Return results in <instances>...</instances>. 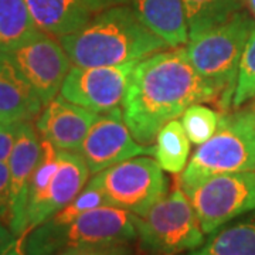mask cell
Wrapping results in <instances>:
<instances>
[{
    "mask_svg": "<svg viewBox=\"0 0 255 255\" xmlns=\"http://www.w3.org/2000/svg\"><path fill=\"white\" fill-rule=\"evenodd\" d=\"M219 98L187 58L186 50L159 51L140 60L130 74L122 114L132 136L152 145L157 132L191 105Z\"/></svg>",
    "mask_w": 255,
    "mask_h": 255,
    "instance_id": "cell-1",
    "label": "cell"
},
{
    "mask_svg": "<svg viewBox=\"0 0 255 255\" xmlns=\"http://www.w3.org/2000/svg\"><path fill=\"white\" fill-rule=\"evenodd\" d=\"M71 63L78 67H105L140 61L169 47L146 27L130 4L97 13L73 34L58 38Z\"/></svg>",
    "mask_w": 255,
    "mask_h": 255,
    "instance_id": "cell-2",
    "label": "cell"
},
{
    "mask_svg": "<svg viewBox=\"0 0 255 255\" xmlns=\"http://www.w3.org/2000/svg\"><path fill=\"white\" fill-rule=\"evenodd\" d=\"M254 27L253 18L237 11L226 23L190 37L184 48L193 68L216 90L224 110L231 107L240 61Z\"/></svg>",
    "mask_w": 255,
    "mask_h": 255,
    "instance_id": "cell-3",
    "label": "cell"
},
{
    "mask_svg": "<svg viewBox=\"0 0 255 255\" xmlns=\"http://www.w3.org/2000/svg\"><path fill=\"white\" fill-rule=\"evenodd\" d=\"M255 170V110L220 117L217 132L199 145L183 170L182 189L210 176Z\"/></svg>",
    "mask_w": 255,
    "mask_h": 255,
    "instance_id": "cell-4",
    "label": "cell"
},
{
    "mask_svg": "<svg viewBox=\"0 0 255 255\" xmlns=\"http://www.w3.org/2000/svg\"><path fill=\"white\" fill-rule=\"evenodd\" d=\"M136 237L135 214L108 204L63 226L44 221L28 233L26 251L27 255H57L75 247L129 243Z\"/></svg>",
    "mask_w": 255,
    "mask_h": 255,
    "instance_id": "cell-5",
    "label": "cell"
},
{
    "mask_svg": "<svg viewBox=\"0 0 255 255\" xmlns=\"http://www.w3.org/2000/svg\"><path fill=\"white\" fill-rule=\"evenodd\" d=\"M136 234L150 255H177L204 244L200 221L183 189L162 197L143 216H135Z\"/></svg>",
    "mask_w": 255,
    "mask_h": 255,
    "instance_id": "cell-6",
    "label": "cell"
},
{
    "mask_svg": "<svg viewBox=\"0 0 255 255\" xmlns=\"http://www.w3.org/2000/svg\"><path fill=\"white\" fill-rule=\"evenodd\" d=\"M163 169L150 157H132L94 174L110 206L143 216L166 196Z\"/></svg>",
    "mask_w": 255,
    "mask_h": 255,
    "instance_id": "cell-7",
    "label": "cell"
},
{
    "mask_svg": "<svg viewBox=\"0 0 255 255\" xmlns=\"http://www.w3.org/2000/svg\"><path fill=\"white\" fill-rule=\"evenodd\" d=\"M183 190L203 233L210 234L240 214L255 210V170L210 176Z\"/></svg>",
    "mask_w": 255,
    "mask_h": 255,
    "instance_id": "cell-8",
    "label": "cell"
},
{
    "mask_svg": "<svg viewBox=\"0 0 255 255\" xmlns=\"http://www.w3.org/2000/svg\"><path fill=\"white\" fill-rule=\"evenodd\" d=\"M137 63L105 67H78L73 64L61 85L60 95L97 114L118 108L122 105L130 74Z\"/></svg>",
    "mask_w": 255,
    "mask_h": 255,
    "instance_id": "cell-9",
    "label": "cell"
},
{
    "mask_svg": "<svg viewBox=\"0 0 255 255\" xmlns=\"http://www.w3.org/2000/svg\"><path fill=\"white\" fill-rule=\"evenodd\" d=\"M0 54L24 75L44 107L57 97L73 65L61 43L46 33Z\"/></svg>",
    "mask_w": 255,
    "mask_h": 255,
    "instance_id": "cell-10",
    "label": "cell"
},
{
    "mask_svg": "<svg viewBox=\"0 0 255 255\" xmlns=\"http://www.w3.org/2000/svg\"><path fill=\"white\" fill-rule=\"evenodd\" d=\"M90 172L100 173L114 164L140 155H155V146L135 140L125 124L122 108L98 114L84 142L77 150Z\"/></svg>",
    "mask_w": 255,
    "mask_h": 255,
    "instance_id": "cell-11",
    "label": "cell"
},
{
    "mask_svg": "<svg viewBox=\"0 0 255 255\" xmlns=\"http://www.w3.org/2000/svg\"><path fill=\"white\" fill-rule=\"evenodd\" d=\"M41 155V137L33 122H23L17 142L9 159L10 169V219L7 227L14 236L27 230V206L31 179Z\"/></svg>",
    "mask_w": 255,
    "mask_h": 255,
    "instance_id": "cell-12",
    "label": "cell"
},
{
    "mask_svg": "<svg viewBox=\"0 0 255 255\" xmlns=\"http://www.w3.org/2000/svg\"><path fill=\"white\" fill-rule=\"evenodd\" d=\"M98 114L57 95L38 115L36 128L60 150H78Z\"/></svg>",
    "mask_w": 255,
    "mask_h": 255,
    "instance_id": "cell-13",
    "label": "cell"
},
{
    "mask_svg": "<svg viewBox=\"0 0 255 255\" xmlns=\"http://www.w3.org/2000/svg\"><path fill=\"white\" fill-rule=\"evenodd\" d=\"M90 169L84 157L75 150L58 152V167L43 200L27 214V230L31 231L53 217L57 211L73 201L88 183Z\"/></svg>",
    "mask_w": 255,
    "mask_h": 255,
    "instance_id": "cell-14",
    "label": "cell"
},
{
    "mask_svg": "<svg viewBox=\"0 0 255 255\" xmlns=\"http://www.w3.org/2000/svg\"><path fill=\"white\" fill-rule=\"evenodd\" d=\"M43 107L24 75L0 54V122H33Z\"/></svg>",
    "mask_w": 255,
    "mask_h": 255,
    "instance_id": "cell-15",
    "label": "cell"
},
{
    "mask_svg": "<svg viewBox=\"0 0 255 255\" xmlns=\"http://www.w3.org/2000/svg\"><path fill=\"white\" fill-rule=\"evenodd\" d=\"M130 6L146 27L166 41L169 47L189 43V26L183 0H132Z\"/></svg>",
    "mask_w": 255,
    "mask_h": 255,
    "instance_id": "cell-16",
    "label": "cell"
},
{
    "mask_svg": "<svg viewBox=\"0 0 255 255\" xmlns=\"http://www.w3.org/2000/svg\"><path fill=\"white\" fill-rule=\"evenodd\" d=\"M37 27L53 37L73 34L87 26L94 13L78 0H26Z\"/></svg>",
    "mask_w": 255,
    "mask_h": 255,
    "instance_id": "cell-17",
    "label": "cell"
},
{
    "mask_svg": "<svg viewBox=\"0 0 255 255\" xmlns=\"http://www.w3.org/2000/svg\"><path fill=\"white\" fill-rule=\"evenodd\" d=\"M43 33L26 0H0V53H7Z\"/></svg>",
    "mask_w": 255,
    "mask_h": 255,
    "instance_id": "cell-18",
    "label": "cell"
},
{
    "mask_svg": "<svg viewBox=\"0 0 255 255\" xmlns=\"http://www.w3.org/2000/svg\"><path fill=\"white\" fill-rule=\"evenodd\" d=\"M155 157L159 166L169 173H182L190 153V139L182 122L170 121L156 135Z\"/></svg>",
    "mask_w": 255,
    "mask_h": 255,
    "instance_id": "cell-19",
    "label": "cell"
},
{
    "mask_svg": "<svg viewBox=\"0 0 255 255\" xmlns=\"http://www.w3.org/2000/svg\"><path fill=\"white\" fill-rule=\"evenodd\" d=\"M183 4L193 37L226 23L241 10L243 0H183Z\"/></svg>",
    "mask_w": 255,
    "mask_h": 255,
    "instance_id": "cell-20",
    "label": "cell"
},
{
    "mask_svg": "<svg viewBox=\"0 0 255 255\" xmlns=\"http://www.w3.org/2000/svg\"><path fill=\"white\" fill-rule=\"evenodd\" d=\"M187 255H255V221L224 228Z\"/></svg>",
    "mask_w": 255,
    "mask_h": 255,
    "instance_id": "cell-21",
    "label": "cell"
},
{
    "mask_svg": "<svg viewBox=\"0 0 255 255\" xmlns=\"http://www.w3.org/2000/svg\"><path fill=\"white\" fill-rule=\"evenodd\" d=\"M219 112L200 104L191 105L182 115V125L194 145H201L217 132L220 124Z\"/></svg>",
    "mask_w": 255,
    "mask_h": 255,
    "instance_id": "cell-22",
    "label": "cell"
},
{
    "mask_svg": "<svg viewBox=\"0 0 255 255\" xmlns=\"http://www.w3.org/2000/svg\"><path fill=\"white\" fill-rule=\"evenodd\" d=\"M101 206H108V201L92 177L91 180L85 184V187L82 189L81 193L73 201H70L65 207H63L60 211H57L53 217L47 220V223H50L53 226L68 224L84 213H87L90 210L98 209Z\"/></svg>",
    "mask_w": 255,
    "mask_h": 255,
    "instance_id": "cell-23",
    "label": "cell"
},
{
    "mask_svg": "<svg viewBox=\"0 0 255 255\" xmlns=\"http://www.w3.org/2000/svg\"><path fill=\"white\" fill-rule=\"evenodd\" d=\"M255 97V27L250 34L238 67L237 82L231 107L240 108Z\"/></svg>",
    "mask_w": 255,
    "mask_h": 255,
    "instance_id": "cell-24",
    "label": "cell"
},
{
    "mask_svg": "<svg viewBox=\"0 0 255 255\" xmlns=\"http://www.w3.org/2000/svg\"><path fill=\"white\" fill-rule=\"evenodd\" d=\"M57 255H133V251L128 243H102L70 248Z\"/></svg>",
    "mask_w": 255,
    "mask_h": 255,
    "instance_id": "cell-25",
    "label": "cell"
},
{
    "mask_svg": "<svg viewBox=\"0 0 255 255\" xmlns=\"http://www.w3.org/2000/svg\"><path fill=\"white\" fill-rule=\"evenodd\" d=\"M23 122H0V162H9Z\"/></svg>",
    "mask_w": 255,
    "mask_h": 255,
    "instance_id": "cell-26",
    "label": "cell"
},
{
    "mask_svg": "<svg viewBox=\"0 0 255 255\" xmlns=\"http://www.w3.org/2000/svg\"><path fill=\"white\" fill-rule=\"evenodd\" d=\"M10 169L7 162H0V220L7 226L10 219Z\"/></svg>",
    "mask_w": 255,
    "mask_h": 255,
    "instance_id": "cell-27",
    "label": "cell"
},
{
    "mask_svg": "<svg viewBox=\"0 0 255 255\" xmlns=\"http://www.w3.org/2000/svg\"><path fill=\"white\" fill-rule=\"evenodd\" d=\"M81 4H84L88 10H91L94 14L101 13L104 10L122 6V4H130L132 0H78Z\"/></svg>",
    "mask_w": 255,
    "mask_h": 255,
    "instance_id": "cell-28",
    "label": "cell"
},
{
    "mask_svg": "<svg viewBox=\"0 0 255 255\" xmlns=\"http://www.w3.org/2000/svg\"><path fill=\"white\" fill-rule=\"evenodd\" d=\"M28 233H30V231H24L23 234L16 236L14 240L9 244V247H7L0 255H27V251H26V243H27Z\"/></svg>",
    "mask_w": 255,
    "mask_h": 255,
    "instance_id": "cell-29",
    "label": "cell"
},
{
    "mask_svg": "<svg viewBox=\"0 0 255 255\" xmlns=\"http://www.w3.org/2000/svg\"><path fill=\"white\" fill-rule=\"evenodd\" d=\"M14 234L10 231V228L0 220V254L9 247V244L14 240Z\"/></svg>",
    "mask_w": 255,
    "mask_h": 255,
    "instance_id": "cell-30",
    "label": "cell"
},
{
    "mask_svg": "<svg viewBox=\"0 0 255 255\" xmlns=\"http://www.w3.org/2000/svg\"><path fill=\"white\" fill-rule=\"evenodd\" d=\"M243 3H246L247 6H248V9H250V11L254 14L255 17V0H243Z\"/></svg>",
    "mask_w": 255,
    "mask_h": 255,
    "instance_id": "cell-31",
    "label": "cell"
}]
</instances>
